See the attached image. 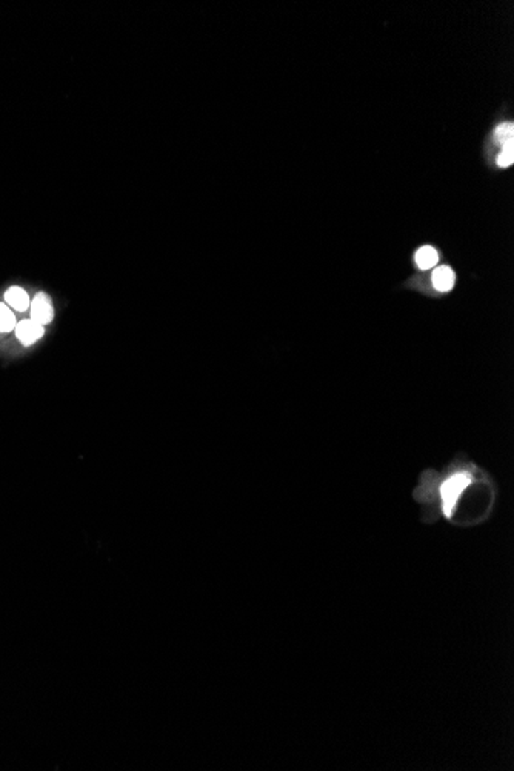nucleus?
<instances>
[{
  "mask_svg": "<svg viewBox=\"0 0 514 771\" xmlns=\"http://www.w3.org/2000/svg\"><path fill=\"white\" fill-rule=\"evenodd\" d=\"M471 484V476L468 473H456L450 476L441 486V497H442V510L447 517H451L454 506L458 505L459 497L462 493L467 490L468 485Z\"/></svg>",
  "mask_w": 514,
  "mask_h": 771,
  "instance_id": "obj_1",
  "label": "nucleus"
},
{
  "mask_svg": "<svg viewBox=\"0 0 514 771\" xmlns=\"http://www.w3.org/2000/svg\"><path fill=\"white\" fill-rule=\"evenodd\" d=\"M30 311L31 319L41 325H48L54 319V307L51 297L45 295V292H37L36 297L31 300Z\"/></svg>",
  "mask_w": 514,
  "mask_h": 771,
  "instance_id": "obj_2",
  "label": "nucleus"
},
{
  "mask_svg": "<svg viewBox=\"0 0 514 771\" xmlns=\"http://www.w3.org/2000/svg\"><path fill=\"white\" fill-rule=\"evenodd\" d=\"M14 330H16L17 339L21 340V344L25 345V347H30V345L36 344L37 340L42 339V336L45 333L43 325L37 324V322L33 320L31 317L19 322Z\"/></svg>",
  "mask_w": 514,
  "mask_h": 771,
  "instance_id": "obj_3",
  "label": "nucleus"
},
{
  "mask_svg": "<svg viewBox=\"0 0 514 771\" xmlns=\"http://www.w3.org/2000/svg\"><path fill=\"white\" fill-rule=\"evenodd\" d=\"M5 302L8 307H11L16 311H25L30 308L31 300L28 292L21 287H11L5 292Z\"/></svg>",
  "mask_w": 514,
  "mask_h": 771,
  "instance_id": "obj_4",
  "label": "nucleus"
},
{
  "mask_svg": "<svg viewBox=\"0 0 514 771\" xmlns=\"http://www.w3.org/2000/svg\"><path fill=\"white\" fill-rule=\"evenodd\" d=\"M456 276L450 267H439L433 272V285L439 291H450L454 287Z\"/></svg>",
  "mask_w": 514,
  "mask_h": 771,
  "instance_id": "obj_5",
  "label": "nucleus"
},
{
  "mask_svg": "<svg viewBox=\"0 0 514 771\" xmlns=\"http://www.w3.org/2000/svg\"><path fill=\"white\" fill-rule=\"evenodd\" d=\"M416 265L421 270H430L433 268L439 260V255L433 247H422L416 252Z\"/></svg>",
  "mask_w": 514,
  "mask_h": 771,
  "instance_id": "obj_6",
  "label": "nucleus"
},
{
  "mask_svg": "<svg viewBox=\"0 0 514 771\" xmlns=\"http://www.w3.org/2000/svg\"><path fill=\"white\" fill-rule=\"evenodd\" d=\"M16 325L17 320L11 308L4 304V302H0V333H9V331L16 328Z\"/></svg>",
  "mask_w": 514,
  "mask_h": 771,
  "instance_id": "obj_7",
  "label": "nucleus"
},
{
  "mask_svg": "<svg viewBox=\"0 0 514 771\" xmlns=\"http://www.w3.org/2000/svg\"><path fill=\"white\" fill-rule=\"evenodd\" d=\"M494 139H496V142L500 143L502 146H505L508 143H514V125L511 122L502 123L499 128L496 130Z\"/></svg>",
  "mask_w": 514,
  "mask_h": 771,
  "instance_id": "obj_8",
  "label": "nucleus"
},
{
  "mask_svg": "<svg viewBox=\"0 0 514 771\" xmlns=\"http://www.w3.org/2000/svg\"><path fill=\"white\" fill-rule=\"evenodd\" d=\"M514 162V143L502 146V151L498 158V165L500 168H508Z\"/></svg>",
  "mask_w": 514,
  "mask_h": 771,
  "instance_id": "obj_9",
  "label": "nucleus"
}]
</instances>
